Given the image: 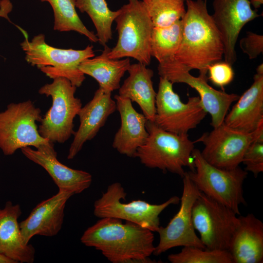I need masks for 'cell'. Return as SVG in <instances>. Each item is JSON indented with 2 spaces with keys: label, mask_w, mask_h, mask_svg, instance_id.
Listing matches in <instances>:
<instances>
[{
  "label": "cell",
  "mask_w": 263,
  "mask_h": 263,
  "mask_svg": "<svg viewBox=\"0 0 263 263\" xmlns=\"http://www.w3.org/2000/svg\"><path fill=\"white\" fill-rule=\"evenodd\" d=\"M168 259L171 263H233L228 250L196 246H185L180 252L169 254Z\"/></svg>",
  "instance_id": "obj_29"
},
{
  "label": "cell",
  "mask_w": 263,
  "mask_h": 263,
  "mask_svg": "<svg viewBox=\"0 0 263 263\" xmlns=\"http://www.w3.org/2000/svg\"><path fill=\"white\" fill-rule=\"evenodd\" d=\"M76 8L86 13L96 30L99 43L104 46L112 38V26L119 13V9L113 11L105 0H75Z\"/></svg>",
  "instance_id": "obj_25"
},
{
  "label": "cell",
  "mask_w": 263,
  "mask_h": 263,
  "mask_svg": "<svg viewBox=\"0 0 263 263\" xmlns=\"http://www.w3.org/2000/svg\"><path fill=\"white\" fill-rule=\"evenodd\" d=\"M253 141L252 132L231 128L223 122L211 132L203 133L194 142L204 144L200 152L208 163L219 168L230 169L239 167Z\"/></svg>",
  "instance_id": "obj_13"
},
{
  "label": "cell",
  "mask_w": 263,
  "mask_h": 263,
  "mask_svg": "<svg viewBox=\"0 0 263 263\" xmlns=\"http://www.w3.org/2000/svg\"><path fill=\"white\" fill-rule=\"evenodd\" d=\"M192 220L206 249L228 251L239 222L234 211L201 192L192 206Z\"/></svg>",
  "instance_id": "obj_10"
},
{
  "label": "cell",
  "mask_w": 263,
  "mask_h": 263,
  "mask_svg": "<svg viewBox=\"0 0 263 263\" xmlns=\"http://www.w3.org/2000/svg\"><path fill=\"white\" fill-rule=\"evenodd\" d=\"M114 98L120 115L121 126L114 135L113 147L123 155L135 157L137 149L148 136L147 119L134 109L129 98L119 94L115 95Z\"/></svg>",
  "instance_id": "obj_19"
},
{
  "label": "cell",
  "mask_w": 263,
  "mask_h": 263,
  "mask_svg": "<svg viewBox=\"0 0 263 263\" xmlns=\"http://www.w3.org/2000/svg\"><path fill=\"white\" fill-rule=\"evenodd\" d=\"M148 136L137 150L135 157L145 167L178 174L182 178L188 167L194 169L192 155L194 142L188 134H177L164 130L154 122L147 120Z\"/></svg>",
  "instance_id": "obj_3"
},
{
  "label": "cell",
  "mask_w": 263,
  "mask_h": 263,
  "mask_svg": "<svg viewBox=\"0 0 263 263\" xmlns=\"http://www.w3.org/2000/svg\"><path fill=\"white\" fill-rule=\"evenodd\" d=\"M126 193L118 182L109 185L106 191L94 203V214L99 218H114L135 223L152 232L160 227L159 215L171 205H176L180 198L174 196L160 204H151L137 200L126 203Z\"/></svg>",
  "instance_id": "obj_8"
},
{
  "label": "cell",
  "mask_w": 263,
  "mask_h": 263,
  "mask_svg": "<svg viewBox=\"0 0 263 263\" xmlns=\"http://www.w3.org/2000/svg\"><path fill=\"white\" fill-rule=\"evenodd\" d=\"M20 150L27 159L41 166L48 172L59 191L68 192L74 195L81 193L91 185L92 176L90 173L70 168L58 160L54 143L51 142L36 150L31 147Z\"/></svg>",
  "instance_id": "obj_16"
},
{
  "label": "cell",
  "mask_w": 263,
  "mask_h": 263,
  "mask_svg": "<svg viewBox=\"0 0 263 263\" xmlns=\"http://www.w3.org/2000/svg\"><path fill=\"white\" fill-rule=\"evenodd\" d=\"M182 178L183 189L180 208L166 226H160L157 231L159 242L153 253L155 255L178 246L206 248L195 233L192 220V206L201 191L190 179L187 172Z\"/></svg>",
  "instance_id": "obj_14"
},
{
  "label": "cell",
  "mask_w": 263,
  "mask_h": 263,
  "mask_svg": "<svg viewBox=\"0 0 263 263\" xmlns=\"http://www.w3.org/2000/svg\"><path fill=\"white\" fill-rule=\"evenodd\" d=\"M0 263H16L14 260L0 253Z\"/></svg>",
  "instance_id": "obj_34"
},
{
  "label": "cell",
  "mask_w": 263,
  "mask_h": 263,
  "mask_svg": "<svg viewBox=\"0 0 263 263\" xmlns=\"http://www.w3.org/2000/svg\"><path fill=\"white\" fill-rule=\"evenodd\" d=\"M237 103L226 114L224 122L239 130L252 132L263 120V65L256 68L253 82L239 96Z\"/></svg>",
  "instance_id": "obj_20"
},
{
  "label": "cell",
  "mask_w": 263,
  "mask_h": 263,
  "mask_svg": "<svg viewBox=\"0 0 263 263\" xmlns=\"http://www.w3.org/2000/svg\"><path fill=\"white\" fill-rule=\"evenodd\" d=\"M21 213L19 205L10 201L0 208V253L16 263H32L35 249L23 239L18 222Z\"/></svg>",
  "instance_id": "obj_21"
},
{
  "label": "cell",
  "mask_w": 263,
  "mask_h": 263,
  "mask_svg": "<svg viewBox=\"0 0 263 263\" xmlns=\"http://www.w3.org/2000/svg\"><path fill=\"white\" fill-rule=\"evenodd\" d=\"M128 72L129 76L119 88V95L136 102L147 120L153 122L156 93L153 87V71L138 62L131 64Z\"/></svg>",
  "instance_id": "obj_23"
},
{
  "label": "cell",
  "mask_w": 263,
  "mask_h": 263,
  "mask_svg": "<svg viewBox=\"0 0 263 263\" xmlns=\"http://www.w3.org/2000/svg\"><path fill=\"white\" fill-rule=\"evenodd\" d=\"M41 113L30 100L10 103L0 112V149L5 155L26 147L38 149L51 142L38 132L37 122L40 121Z\"/></svg>",
  "instance_id": "obj_9"
},
{
  "label": "cell",
  "mask_w": 263,
  "mask_h": 263,
  "mask_svg": "<svg viewBox=\"0 0 263 263\" xmlns=\"http://www.w3.org/2000/svg\"><path fill=\"white\" fill-rule=\"evenodd\" d=\"M239 44L249 59H254L263 52V36L248 31L246 36L240 40Z\"/></svg>",
  "instance_id": "obj_32"
},
{
  "label": "cell",
  "mask_w": 263,
  "mask_h": 263,
  "mask_svg": "<svg viewBox=\"0 0 263 263\" xmlns=\"http://www.w3.org/2000/svg\"><path fill=\"white\" fill-rule=\"evenodd\" d=\"M47 2L54 15V30L59 32L75 31L86 36L91 41L98 42L96 35L87 28L76 11L75 0H38Z\"/></svg>",
  "instance_id": "obj_26"
},
{
  "label": "cell",
  "mask_w": 263,
  "mask_h": 263,
  "mask_svg": "<svg viewBox=\"0 0 263 263\" xmlns=\"http://www.w3.org/2000/svg\"><path fill=\"white\" fill-rule=\"evenodd\" d=\"M128 0L119 9L114 20L118 40L108 56L112 59L132 57L147 66L151 57L150 46L153 24L142 1Z\"/></svg>",
  "instance_id": "obj_5"
},
{
  "label": "cell",
  "mask_w": 263,
  "mask_h": 263,
  "mask_svg": "<svg viewBox=\"0 0 263 263\" xmlns=\"http://www.w3.org/2000/svg\"><path fill=\"white\" fill-rule=\"evenodd\" d=\"M207 73L210 81L222 89L230 83L234 76L231 65L225 61L211 64L208 67Z\"/></svg>",
  "instance_id": "obj_31"
},
{
  "label": "cell",
  "mask_w": 263,
  "mask_h": 263,
  "mask_svg": "<svg viewBox=\"0 0 263 263\" xmlns=\"http://www.w3.org/2000/svg\"><path fill=\"white\" fill-rule=\"evenodd\" d=\"M245 170L255 177L263 171V142L253 141L246 150L242 159Z\"/></svg>",
  "instance_id": "obj_30"
},
{
  "label": "cell",
  "mask_w": 263,
  "mask_h": 263,
  "mask_svg": "<svg viewBox=\"0 0 263 263\" xmlns=\"http://www.w3.org/2000/svg\"><path fill=\"white\" fill-rule=\"evenodd\" d=\"M80 241L113 263L154 262L149 258L155 247L153 232L132 222L100 218L84 232Z\"/></svg>",
  "instance_id": "obj_1"
},
{
  "label": "cell",
  "mask_w": 263,
  "mask_h": 263,
  "mask_svg": "<svg viewBox=\"0 0 263 263\" xmlns=\"http://www.w3.org/2000/svg\"><path fill=\"white\" fill-rule=\"evenodd\" d=\"M186 0H143L153 27L170 26L184 17Z\"/></svg>",
  "instance_id": "obj_28"
},
{
  "label": "cell",
  "mask_w": 263,
  "mask_h": 263,
  "mask_svg": "<svg viewBox=\"0 0 263 263\" xmlns=\"http://www.w3.org/2000/svg\"><path fill=\"white\" fill-rule=\"evenodd\" d=\"M153 122L167 131L188 134L197 127L207 114L199 96L189 97L186 103L173 90V84L160 77L155 100Z\"/></svg>",
  "instance_id": "obj_11"
},
{
  "label": "cell",
  "mask_w": 263,
  "mask_h": 263,
  "mask_svg": "<svg viewBox=\"0 0 263 263\" xmlns=\"http://www.w3.org/2000/svg\"><path fill=\"white\" fill-rule=\"evenodd\" d=\"M76 87L69 80L58 77L44 85L38 93L52 98V106L42 116L38 131L44 138L62 144L74 135V120L82 107L81 100L75 95Z\"/></svg>",
  "instance_id": "obj_7"
},
{
  "label": "cell",
  "mask_w": 263,
  "mask_h": 263,
  "mask_svg": "<svg viewBox=\"0 0 263 263\" xmlns=\"http://www.w3.org/2000/svg\"><path fill=\"white\" fill-rule=\"evenodd\" d=\"M182 20L164 27H153L150 40V55L159 63L172 57L182 38Z\"/></svg>",
  "instance_id": "obj_27"
},
{
  "label": "cell",
  "mask_w": 263,
  "mask_h": 263,
  "mask_svg": "<svg viewBox=\"0 0 263 263\" xmlns=\"http://www.w3.org/2000/svg\"><path fill=\"white\" fill-rule=\"evenodd\" d=\"M111 95L112 93L105 92L99 87L93 98L81 107L77 115L79 126L74 134L68 159H73L76 156L84 144L96 136L109 116L116 110V102L112 98Z\"/></svg>",
  "instance_id": "obj_18"
},
{
  "label": "cell",
  "mask_w": 263,
  "mask_h": 263,
  "mask_svg": "<svg viewBox=\"0 0 263 263\" xmlns=\"http://www.w3.org/2000/svg\"><path fill=\"white\" fill-rule=\"evenodd\" d=\"M212 19L224 44L225 61L231 66L237 60L236 44L240 33L248 22L260 16L249 0H214Z\"/></svg>",
  "instance_id": "obj_15"
},
{
  "label": "cell",
  "mask_w": 263,
  "mask_h": 263,
  "mask_svg": "<svg viewBox=\"0 0 263 263\" xmlns=\"http://www.w3.org/2000/svg\"><path fill=\"white\" fill-rule=\"evenodd\" d=\"M186 3L182 40L171 58L190 71L196 69L207 75L208 67L221 61L224 56L222 37L208 12L207 1L186 0Z\"/></svg>",
  "instance_id": "obj_2"
},
{
  "label": "cell",
  "mask_w": 263,
  "mask_h": 263,
  "mask_svg": "<svg viewBox=\"0 0 263 263\" xmlns=\"http://www.w3.org/2000/svg\"><path fill=\"white\" fill-rule=\"evenodd\" d=\"M252 132L253 141L263 142V120L260 121Z\"/></svg>",
  "instance_id": "obj_33"
},
{
  "label": "cell",
  "mask_w": 263,
  "mask_h": 263,
  "mask_svg": "<svg viewBox=\"0 0 263 263\" xmlns=\"http://www.w3.org/2000/svg\"><path fill=\"white\" fill-rule=\"evenodd\" d=\"M73 195L71 193L58 190L55 195L38 203L29 216L19 223L24 242L29 244L36 235H56L62 226L66 203Z\"/></svg>",
  "instance_id": "obj_17"
},
{
  "label": "cell",
  "mask_w": 263,
  "mask_h": 263,
  "mask_svg": "<svg viewBox=\"0 0 263 263\" xmlns=\"http://www.w3.org/2000/svg\"><path fill=\"white\" fill-rule=\"evenodd\" d=\"M21 31L24 39L20 46L29 64L37 67L53 79L65 77L76 88L82 84L85 77L79 66L85 59L94 56L93 45H88L82 50L57 48L48 44L43 34L35 36L29 40L27 34Z\"/></svg>",
  "instance_id": "obj_4"
},
{
  "label": "cell",
  "mask_w": 263,
  "mask_h": 263,
  "mask_svg": "<svg viewBox=\"0 0 263 263\" xmlns=\"http://www.w3.org/2000/svg\"><path fill=\"white\" fill-rule=\"evenodd\" d=\"M157 70L160 77L172 84L185 83L197 92L204 109L211 116L210 124L213 128L224 122L230 105L240 96L214 89L208 84L207 75L194 76L187 67L171 58L159 63Z\"/></svg>",
  "instance_id": "obj_12"
},
{
  "label": "cell",
  "mask_w": 263,
  "mask_h": 263,
  "mask_svg": "<svg viewBox=\"0 0 263 263\" xmlns=\"http://www.w3.org/2000/svg\"><path fill=\"white\" fill-rule=\"evenodd\" d=\"M249 1L255 10L260 8L263 3V0H249Z\"/></svg>",
  "instance_id": "obj_35"
},
{
  "label": "cell",
  "mask_w": 263,
  "mask_h": 263,
  "mask_svg": "<svg viewBox=\"0 0 263 263\" xmlns=\"http://www.w3.org/2000/svg\"><path fill=\"white\" fill-rule=\"evenodd\" d=\"M101 55L83 60L79 69L84 75L91 76L99 84V88L105 92L112 93L119 89L120 82L131 65L130 58L112 59L109 58L110 51L107 45L104 46Z\"/></svg>",
  "instance_id": "obj_24"
},
{
  "label": "cell",
  "mask_w": 263,
  "mask_h": 263,
  "mask_svg": "<svg viewBox=\"0 0 263 263\" xmlns=\"http://www.w3.org/2000/svg\"><path fill=\"white\" fill-rule=\"evenodd\" d=\"M205 0L206 1H207V0Z\"/></svg>",
  "instance_id": "obj_36"
},
{
  "label": "cell",
  "mask_w": 263,
  "mask_h": 263,
  "mask_svg": "<svg viewBox=\"0 0 263 263\" xmlns=\"http://www.w3.org/2000/svg\"><path fill=\"white\" fill-rule=\"evenodd\" d=\"M192 155L194 169L187 172L197 188L239 215L240 206L246 204L243 184L248 172L239 166L230 169L215 167L208 163L197 149H194Z\"/></svg>",
  "instance_id": "obj_6"
},
{
  "label": "cell",
  "mask_w": 263,
  "mask_h": 263,
  "mask_svg": "<svg viewBox=\"0 0 263 263\" xmlns=\"http://www.w3.org/2000/svg\"><path fill=\"white\" fill-rule=\"evenodd\" d=\"M228 251L233 263L263 262V223L253 214L238 217Z\"/></svg>",
  "instance_id": "obj_22"
}]
</instances>
